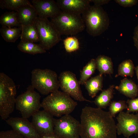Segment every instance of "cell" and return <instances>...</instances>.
<instances>
[{"instance_id":"1","label":"cell","mask_w":138,"mask_h":138,"mask_svg":"<svg viewBox=\"0 0 138 138\" xmlns=\"http://www.w3.org/2000/svg\"><path fill=\"white\" fill-rule=\"evenodd\" d=\"M80 119L81 138H117L116 124L109 111L85 106Z\"/></svg>"},{"instance_id":"2","label":"cell","mask_w":138,"mask_h":138,"mask_svg":"<svg viewBox=\"0 0 138 138\" xmlns=\"http://www.w3.org/2000/svg\"><path fill=\"white\" fill-rule=\"evenodd\" d=\"M77 105L69 95L59 90L50 93L41 102L44 110L57 117L69 114Z\"/></svg>"},{"instance_id":"3","label":"cell","mask_w":138,"mask_h":138,"mask_svg":"<svg viewBox=\"0 0 138 138\" xmlns=\"http://www.w3.org/2000/svg\"><path fill=\"white\" fill-rule=\"evenodd\" d=\"M86 31L91 36H99L108 28L109 20L107 13L101 6H90L82 14Z\"/></svg>"},{"instance_id":"4","label":"cell","mask_w":138,"mask_h":138,"mask_svg":"<svg viewBox=\"0 0 138 138\" xmlns=\"http://www.w3.org/2000/svg\"><path fill=\"white\" fill-rule=\"evenodd\" d=\"M16 88L13 80L3 72L0 73V116L5 120L13 111Z\"/></svg>"},{"instance_id":"5","label":"cell","mask_w":138,"mask_h":138,"mask_svg":"<svg viewBox=\"0 0 138 138\" xmlns=\"http://www.w3.org/2000/svg\"><path fill=\"white\" fill-rule=\"evenodd\" d=\"M53 24L61 35H76L83 31L85 27L81 15L64 12H61L51 19Z\"/></svg>"},{"instance_id":"6","label":"cell","mask_w":138,"mask_h":138,"mask_svg":"<svg viewBox=\"0 0 138 138\" xmlns=\"http://www.w3.org/2000/svg\"><path fill=\"white\" fill-rule=\"evenodd\" d=\"M57 73L48 69L35 68L31 72V85L41 94L47 95L60 87Z\"/></svg>"},{"instance_id":"7","label":"cell","mask_w":138,"mask_h":138,"mask_svg":"<svg viewBox=\"0 0 138 138\" xmlns=\"http://www.w3.org/2000/svg\"><path fill=\"white\" fill-rule=\"evenodd\" d=\"M34 89L31 85H29L25 91L16 98V109L23 118L28 119L32 117L41 107V96Z\"/></svg>"},{"instance_id":"8","label":"cell","mask_w":138,"mask_h":138,"mask_svg":"<svg viewBox=\"0 0 138 138\" xmlns=\"http://www.w3.org/2000/svg\"><path fill=\"white\" fill-rule=\"evenodd\" d=\"M34 23L39 34L40 44L46 50H50L62 40L61 35L48 18L38 16Z\"/></svg>"},{"instance_id":"9","label":"cell","mask_w":138,"mask_h":138,"mask_svg":"<svg viewBox=\"0 0 138 138\" xmlns=\"http://www.w3.org/2000/svg\"><path fill=\"white\" fill-rule=\"evenodd\" d=\"M54 133L59 138H79L80 123L69 114L54 119Z\"/></svg>"},{"instance_id":"10","label":"cell","mask_w":138,"mask_h":138,"mask_svg":"<svg viewBox=\"0 0 138 138\" xmlns=\"http://www.w3.org/2000/svg\"><path fill=\"white\" fill-rule=\"evenodd\" d=\"M60 87L62 91L75 100L79 101L92 102L84 97L80 87V84L76 75L69 71H63L59 77Z\"/></svg>"},{"instance_id":"11","label":"cell","mask_w":138,"mask_h":138,"mask_svg":"<svg viewBox=\"0 0 138 138\" xmlns=\"http://www.w3.org/2000/svg\"><path fill=\"white\" fill-rule=\"evenodd\" d=\"M117 134L129 138L134 134L138 135V113L130 114L123 111L116 118Z\"/></svg>"},{"instance_id":"12","label":"cell","mask_w":138,"mask_h":138,"mask_svg":"<svg viewBox=\"0 0 138 138\" xmlns=\"http://www.w3.org/2000/svg\"><path fill=\"white\" fill-rule=\"evenodd\" d=\"M53 116L44 109L39 110L32 116L31 123L38 133L41 135L54 133Z\"/></svg>"},{"instance_id":"13","label":"cell","mask_w":138,"mask_h":138,"mask_svg":"<svg viewBox=\"0 0 138 138\" xmlns=\"http://www.w3.org/2000/svg\"><path fill=\"white\" fill-rule=\"evenodd\" d=\"M6 123L19 134L28 138H38V134L31 122L22 117H12L5 120Z\"/></svg>"},{"instance_id":"14","label":"cell","mask_w":138,"mask_h":138,"mask_svg":"<svg viewBox=\"0 0 138 138\" xmlns=\"http://www.w3.org/2000/svg\"><path fill=\"white\" fill-rule=\"evenodd\" d=\"M32 2L37 16L41 18H52L61 11L56 2L53 0H33Z\"/></svg>"},{"instance_id":"15","label":"cell","mask_w":138,"mask_h":138,"mask_svg":"<svg viewBox=\"0 0 138 138\" xmlns=\"http://www.w3.org/2000/svg\"><path fill=\"white\" fill-rule=\"evenodd\" d=\"M62 11L82 14L90 6V0H57Z\"/></svg>"},{"instance_id":"16","label":"cell","mask_w":138,"mask_h":138,"mask_svg":"<svg viewBox=\"0 0 138 138\" xmlns=\"http://www.w3.org/2000/svg\"><path fill=\"white\" fill-rule=\"evenodd\" d=\"M17 12L18 20L21 25L34 23L38 17L36 12L32 5L23 6Z\"/></svg>"},{"instance_id":"17","label":"cell","mask_w":138,"mask_h":138,"mask_svg":"<svg viewBox=\"0 0 138 138\" xmlns=\"http://www.w3.org/2000/svg\"><path fill=\"white\" fill-rule=\"evenodd\" d=\"M115 88L126 97L133 99L138 95V86L131 80L125 78L121 80L118 86Z\"/></svg>"},{"instance_id":"18","label":"cell","mask_w":138,"mask_h":138,"mask_svg":"<svg viewBox=\"0 0 138 138\" xmlns=\"http://www.w3.org/2000/svg\"><path fill=\"white\" fill-rule=\"evenodd\" d=\"M103 81V75L99 74L85 83L84 85L88 94L92 98L95 97L99 91L102 90Z\"/></svg>"},{"instance_id":"19","label":"cell","mask_w":138,"mask_h":138,"mask_svg":"<svg viewBox=\"0 0 138 138\" xmlns=\"http://www.w3.org/2000/svg\"><path fill=\"white\" fill-rule=\"evenodd\" d=\"M21 41L33 42H39V33L35 23L21 25Z\"/></svg>"},{"instance_id":"20","label":"cell","mask_w":138,"mask_h":138,"mask_svg":"<svg viewBox=\"0 0 138 138\" xmlns=\"http://www.w3.org/2000/svg\"><path fill=\"white\" fill-rule=\"evenodd\" d=\"M95 60L96 69L100 74L111 75L113 73V65L110 58L105 55H100Z\"/></svg>"},{"instance_id":"21","label":"cell","mask_w":138,"mask_h":138,"mask_svg":"<svg viewBox=\"0 0 138 138\" xmlns=\"http://www.w3.org/2000/svg\"><path fill=\"white\" fill-rule=\"evenodd\" d=\"M113 85L108 89L102 90L100 95L95 98L94 102L98 108L101 109L105 108L110 104L113 96Z\"/></svg>"},{"instance_id":"22","label":"cell","mask_w":138,"mask_h":138,"mask_svg":"<svg viewBox=\"0 0 138 138\" xmlns=\"http://www.w3.org/2000/svg\"><path fill=\"white\" fill-rule=\"evenodd\" d=\"M17 48L21 52L33 55L46 52V50L40 44H36L31 42L21 41Z\"/></svg>"},{"instance_id":"23","label":"cell","mask_w":138,"mask_h":138,"mask_svg":"<svg viewBox=\"0 0 138 138\" xmlns=\"http://www.w3.org/2000/svg\"><path fill=\"white\" fill-rule=\"evenodd\" d=\"M0 32L5 40L7 42H14L20 37L21 28V27L12 28L2 26Z\"/></svg>"},{"instance_id":"24","label":"cell","mask_w":138,"mask_h":138,"mask_svg":"<svg viewBox=\"0 0 138 138\" xmlns=\"http://www.w3.org/2000/svg\"><path fill=\"white\" fill-rule=\"evenodd\" d=\"M0 23L2 26L9 28L21 27L18 20L17 13L15 11L6 12L2 15L0 18Z\"/></svg>"},{"instance_id":"25","label":"cell","mask_w":138,"mask_h":138,"mask_svg":"<svg viewBox=\"0 0 138 138\" xmlns=\"http://www.w3.org/2000/svg\"><path fill=\"white\" fill-rule=\"evenodd\" d=\"M27 0H1L0 7L17 12L21 7L26 5H31Z\"/></svg>"},{"instance_id":"26","label":"cell","mask_w":138,"mask_h":138,"mask_svg":"<svg viewBox=\"0 0 138 138\" xmlns=\"http://www.w3.org/2000/svg\"><path fill=\"white\" fill-rule=\"evenodd\" d=\"M135 67L132 61L130 59L125 60L119 65L118 74L115 77L130 76L132 77L134 74Z\"/></svg>"},{"instance_id":"27","label":"cell","mask_w":138,"mask_h":138,"mask_svg":"<svg viewBox=\"0 0 138 138\" xmlns=\"http://www.w3.org/2000/svg\"><path fill=\"white\" fill-rule=\"evenodd\" d=\"M96 69L95 60L92 59L84 66L81 71L80 78L79 81L80 85H84L94 73Z\"/></svg>"},{"instance_id":"28","label":"cell","mask_w":138,"mask_h":138,"mask_svg":"<svg viewBox=\"0 0 138 138\" xmlns=\"http://www.w3.org/2000/svg\"><path fill=\"white\" fill-rule=\"evenodd\" d=\"M63 42L65 49L68 53L74 52L79 48V42L75 37H68L63 40Z\"/></svg>"},{"instance_id":"29","label":"cell","mask_w":138,"mask_h":138,"mask_svg":"<svg viewBox=\"0 0 138 138\" xmlns=\"http://www.w3.org/2000/svg\"><path fill=\"white\" fill-rule=\"evenodd\" d=\"M128 108V106L124 100L113 101L110 104L109 112L111 116L114 117L117 113Z\"/></svg>"},{"instance_id":"30","label":"cell","mask_w":138,"mask_h":138,"mask_svg":"<svg viewBox=\"0 0 138 138\" xmlns=\"http://www.w3.org/2000/svg\"><path fill=\"white\" fill-rule=\"evenodd\" d=\"M126 102L128 105L126 112H138V97L128 99Z\"/></svg>"},{"instance_id":"31","label":"cell","mask_w":138,"mask_h":138,"mask_svg":"<svg viewBox=\"0 0 138 138\" xmlns=\"http://www.w3.org/2000/svg\"><path fill=\"white\" fill-rule=\"evenodd\" d=\"M115 1L120 6L125 7H131L136 4L137 0H115Z\"/></svg>"},{"instance_id":"32","label":"cell","mask_w":138,"mask_h":138,"mask_svg":"<svg viewBox=\"0 0 138 138\" xmlns=\"http://www.w3.org/2000/svg\"><path fill=\"white\" fill-rule=\"evenodd\" d=\"M133 38L134 45L138 50V24L134 28Z\"/></svg>"},{"instance_id":"33","label":"cell","mask_w":138,"mask_h":138,"mask_svg":"<svg viewBox=\"0 0 138 138\" xmlns=\"http://www.w3.org/2000/svg\"><path fill=\"white\" fill-rule=\"evenodd\" d=\"M91 2H92L94 5L101 6V5L108 4L110 1V0H90Z\"/></svg>"},{"instance_id":"34","label":"cell","mask_w":138,"mask_h":138,"mask_svg":"<svg viewBox=\"0 0 138 138\" xmlns=\"http://www.w3.org/2000/svg\"><path fill=\"white\" fill-rule=\"evenodd\" d=\"M41 138H59L54 133L41 135Z\"/></svg>"},{"instance_id":"35","label":"cell","mask_w":138,"mask_h":138,"mask_svg":"<svg viewBox=\"0 0 138 138\" xmlns=\"http://www.w3.org/2000/svg\"><path fill=\"white\" fill-rule=\"evenodd\" d=\"M134 70H135L137 78L138 80V65L135 67Z\"/></svg>"},{"instance_id":"36","label":"cell","mask_w":138,"mask_h":138,"mask_svg":"<svg viewBox=\"0 0 138 138\" xmlns=\"http://www.w3.org/2000/svg\"><path fill=\"white\" fill-rule=\"evenodd\" d=\"M126 138V137H124V138Z\"/></svg>"}]
</instances>
